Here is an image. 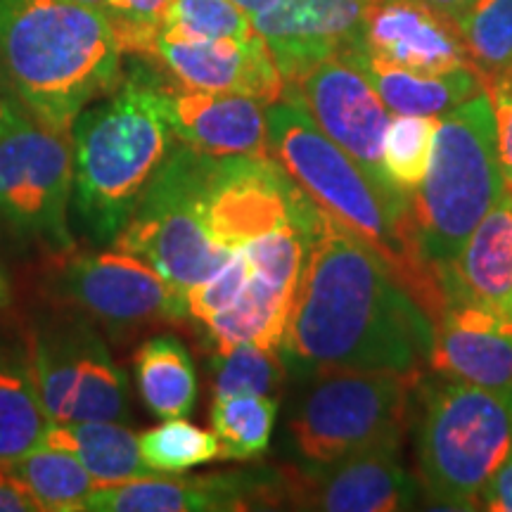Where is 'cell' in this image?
Here are the masks:
<instances>
[{"mask_svg": "<svg viewBox=\"0 0 512 512\" xmlns=\"http://www.w3.org/2000/svg\"><path fill=\"white\" fill-rule=\"evenodd\" d=\"M0 299H3V283H0Z\"/></svg>", "mask_w": 512, "mask_h": 512, "instance_id": "cell-43", "label": "cell"}, {"mask_svg": "<svg viewBox=\"0 0 512 512\" xmlns=\"http://www.w3.org/2000/svg\"><path fill=\"white\" fill-rule=\"evenodd\" d=\"M456 24L482 86L512 67V0H472Z\"/></svg>", "mask_w": 512, "mask_h": 512, "instance_id": "cell-29", "label": "cell"}, {"mask_svg": "<svg viewBox=\"0 0 512 512\" xmlns=\"http://www.w3.org/2000/svg\"><path fill=\"white\" fill-rule=\"evenodd\" d=\"M138 392L147 411L157 418H183L197 403L195 363L176 335H155L133 356Z\"/></svg>", "mask_w": 512, "mask_h": 512, "instance_id": "cell-26", "label": "cell"}, {"mask_svg": "<svg viewBox=\"0 0 512 512\" xmlns=\"http://www.w3.org/2000/svg\"><path fill=\"white\" fill-rule=\"evenodd\" d=\"M297 285L299 278H285L252 268L249 283L240 297L219 316L200 323L211 354L245 342L280 351L297 297Z\"/></svg>", "mask_w": 512, "mask_h": 512, "instance_id": "cell-22", "label": "cell"}, {"mask_svg": "<svg viewBox=\"0 0 512 512\" xmlns=\"http://www.w3.org/2000/svg\"><path fill=\"white\" fill-rule=\"evenodd\" d=\"M41 505V512H81L98 484L74 453L38 446L5 467Z\"/></svg>", "mask_w": 512, "mask_h": 512, "instance_id": "cell-27", "label": "cell"}, {"mask_svg": "<svg viewBox=\"0 0 512 512\" xmlns=\"http://www.w3.org/2000/svg\"><path fill=\"white\" fill-rule=\"evenodd\" d=\"M0 67L31 117L72 131L124 79L110 19L72 0H0Z\"/></svg>", "mask_w": 512, "mask_h": 512, "instance_id": "cell-3", "label": "cell"}, {"mask_svg": "<svg viewBox=\"0 0 512 512\" xmlns=\"http://www.w3.org/2000/svg\"><path fill=\"white\" fill-rule=\"evenodd\" d=\"M425 3L430 5V8L437 10V12H441V15H444V17L453 19V22H456V19L460 17V12H463L467 5L472 3V0H425Z\"/></svg>", "mask_w": 512, "mask_h": 512, "instance_id": "cell-40", "label": "cell"}, {"mask_svg": "<svg viewBox=\"0 0 512 512\" xmlns=\"http://www.w3.org/2000/svg\"><path fill=\"white\" fill-rule=\"evenodd\" d=\"M207 166L209 155L176 143L126 226L110 242L150 261L183 297L219 271L230 256V249L216 245L207 228Z\"/></svg>", "mask_w": 512, "mask_h": 512, "instance_id": "cell-8", "label": "cell"}, {"mask_svg": "<svg viewBox=\"0 0 512 512\" xmlns=\"http://www.w3.org/2000/svg\"><path fill=\"white\" fill-rule=\"evenodd\" d=\"M358 60L373 81L375 91L392 114L408 117H444L463 102L484 93L475 69H456L446 74H418L373 60L358 50Z\"/></svg>", "mask_w": 512, "mask_h": 512, "instance_id": "cell-24", "label": "cell"}, {"mask_svg": "<svg viewBox=\"0 0 512 512\" xmlns=\"http://www.w3.org/2000/svg\"><path fill=\"white\" fill-rule=\"evenodd\" d=\"M43 411L53 425L128 422V380L86 313L55 302L27 332Z\"/></svg>", "mask_w": 512, "mask_h": 512, "instance_id": "cell-9", "label": "cell"}, {"mask_svg": "<svg viewBox=\"0 0 512 512\" xmlns=\"http://www.w3.org/2000/svg\"><path fill=\"white\" fill-rule=\"evenodd\" d=\"M311 202L271 155H209L204 216L211 238L223 249L233 252L299 223Z\"/></svg>", "mask_w": 512, "mask_h": 512, "instance_id": "cell-12", "label": "cell"}, {"mask_svg": "<svg viewBox=\"0 0 512 512\" xmlns=\"http://www.w3.org/2000/svg\"><path fill=\"white\" fill-rule=\"evenodd\" d=\"M363 53L418 74L472 69L458 24L425 0H373L363 27Z\"/></svg>", "mask_w": 512, "mask_h": 512, "instance_id": "cell-18", "label": "cell"}, {"mask_svg": "<svg viewBox=\"0 0 512 512\" xmlns=\"http://www.w3.org/2000/svg\"><path fill=\"white\" fill-rule=\"evenodd\" d=\"M159 34L178 38H247L254 34L252 15L233 0H171Z\"/></svg>", "mask_w": 512, "mask_h": 512, "instance_id": "cell-33", "label": "cell"}, {"mask_svg": "<svg viewBox=\"0 0 512 512\" xmlns=\"http://www.w3.org/2000/svg\"><path fill=\"white\" fill-rule=\"evenodd\" d=\"M24 112L27 110H24V105L19 102L15 91H12L8 76H5L3 67H0V136H3Z\"/></svg>", "mask_w": 512, "mask_h": 512, "instance_id": "cell-39", "label": "cell"}, {"mask_svg": "<svg viewBox=\"0 0 512 512\" xmlns=\"http://www.w3.org/2000/svg\"><path fill=\"white\" fill-rule=\"evenodd\" d=\"M287 437L302 465H328L387 439H403L422 373L337 368L306 377Z\"/></svg>", "mask_w": 512, "mask_h": 512, "instance_id": "cell-7", "label": "cell"}, {"mask_svg": "<svg viewBox=\"0 0 512 512\" xmlns=\"http://www.w3.org/2000/svg\"><path fill=\"white\" fill-rule=\"evenodd\" d=\"M140 453L152 472L181 475L190 467L221 460V444L214 432L202 430L188 420L169 418L140 434Z\"/></svg>", "mask_w": 512, "mask_h": 512, "instance_id": "cell-31", "label": "cell"}, {"mask_svg": "<svg viewBox=\"0 0 512 512\" xmlns=\"http://www.w3.org/2000/svg\"><path fill=\"white\" fill-rule=\"evenodd\" d=\"M0 512H41L34 496L5 467H0Z\"/></svg>", "mask_w": 512, "mask_h": 512, "instance_id": "cell-38", "label": "cell"}, {"mask_svg": "<svg viewBox=\"0 0 512 512\" xmlns=\"http://www.w3.org/2000/svg\"><path fill=\"white\" fill-rule=\"evenodd\" d=\"M72 197V131L50 128L24 112L0 136V221L15 240L69 252Z\"/></svg>", "mask_w": 512, "mask_h": 512, "instance_id": "cell-10", "label": "cell"}, {"mask_svg": "<svg viewBox=\"0 0 512 512\" xmlns=\"http://www.w3.org/2000/svg\"><path fill=\"white\" fill-rule=\"evenodd\" d=\"M48 427L27 337L0 335V467L12 465L41 446Z\"/></svg>", "mask_w": 512, "mask_h": 512, "instance_id": "cell-23", "label": "cell"}, {"mask_svg": "<svg viewBox=\"0 0 512 512\" xmlns=\"http://www.w3.org/2000/svg\"><path fill=\"white\" fill-rule=\"evenodd\" d=\"M479 510L491 512H512V451L503 465L498 467L496 475L486 484L482 498H479Z\"/></svg>", "mask_w": 512, "mask_h": 512, "instance_id": "cell-37", "label": "cell"}, {"mask_svg": "<svg viewBox=\"0 0 512 512\" xmlns=\"http://www.w3.org/2000/svg\"><path fill=\"white\" fill-rule=\"evenodd\" d=\"M278 508V470H240L176 477L152 472L131 482L98 486L86 510L95 512H233Z\"/></svg>", "mask_w": 512, "mask_h": 512, "instance_id": "cell-16", "label": "cell"}, {"mask_svg": "<svg viewBox=\"0 0 512 512\" xmlns=\"http://www.w3.org/2000/svg\"><path fill=\"white\" fill-rule=\"evenodd\" d=\"M484 93L489 95L491 112H494L498 155H501L505 188L512 190V67L486 81Z\"/></svg>", "mask_w": 512, "mask_h": 512, "instance_id": "cell-36", "label": "cell"}, {"mask_svg": "<svg viewBox=\"0 0 512 512\" xmlns=\"http://www.w3.org/2000/svg\"><path fill=\"white\" fill-rule=\"evenodd\" d=\"M131 60L117 91L91 102L72 126L74 204L95 245L117 238L178 143L164 105L166 79L147 57Z\"/></svg>", "mask_w": 512, "mask_h": 512, "instance_id": "cell-4", "label": "cell"}, {"mask_svg": "<svg viewBox=\"0 0 512 512\" xmlns=\"http://www.w3.org/2000/svg\"><path fill=\"white\" fill-rule=\"evenodd\" d=\"M249 275H252V266H249L247 254L242 249H233L219 271L185 294L188 318L195 323H204V320L219 316L240 297L249 283Z\"/></svg>", "mask_w": 512, "mask_h": 512, "instance_id": "cell-34", "label": "cell"}, {"mask_svg": "<svg viewBox=\"0 0 512 512\" xmlns=\"http://www.w3.org/2000/svg\"><path fill=\"white\" fill-rule=\"evenodd\" d=\"M233 3H238L240 8H245L249 15H254V12L264 10L268 3H273V0H233Z\"/></svg>", "mask_w": 512, "mask_h": 512, "instance_id": "cell-42", "label": "cell"}, {"mask_svg": "<svg viewBox=\"0 0 512 512\" xmlns=\"http://www.w3.org/2000/svg\"><path fill=\"white\" fill-rule=\"evenodd\" d=\"M287 377V366L280 351L235 344L226 351L211 354V387L214 399L240 394L278 396Z\"/></svg>", "mask_w": 512, "mask_h": 512, "instance_id": "cell-30", "label": "cell"}, {"mask_svg": "<svg viewBox=\"0 0 512 512\" xmlns=\"http://www.w3.org/2000/svg\"><path fill=\"white\" fill-rule=\"evenodd\" d=\"M503 192L494 112L479 93L437 119L430 169L408 195L427 259L439 268L456 259Z\"/></svg>", "mask_w": 512, "mask_h": 512, "instance_id": "cell-6", "label": "cell"}, {"mask_svg": "<svg viewBox=\"0 0 512 512\" xmlns=\"http://www.w3.org/2000/svg\"><path fill=\"white\" fill-rule=\"evenodd\" d=\"M309 112L320 131L342 147L377 185L399 190L384 174L382 140L392 112L387 110L356 53L323 60L285 88ZM401 192V190H399Z\"/></svg>", "mask_w": 512, "mask_h": 512, "instance_id": "cell-14", "label": "cell"}, {"mask_svg": "<svg viewBox=\"0 0 512 512\" xmlns=\"http://www.w3.org/2000/svg\"><path fill=\"white\" fill-rule=\"evenodd\" d=\"M434 323L358 235L313 202L280 356L306 377L337 368L422 373Z\"/></svg>", "mask_w": 512, "mask_h": 512, "instance_id": "cell-1", "label": "cell"}, {"mask_svg": "<svg viewBox=\"0 0 512 512\" xmlns=\"http://www.w3.org/2000/svg\"><path fill=\"white\" fill-rule=\"evenodd\" d=\"M437 117L394 114L382 140L384 174L403 195H411L430 169Z\"/></svg>", "mask_w": 512, "mask_h": 512, "instance_id": "cell-32", "label": "cell"}, {"mask_svg": "<svg viewBox=\"0 0 512 512\" xmlns=\"http://www.w3.org/2000/svg\"><path fill=\"white\" fill-rule=\"evenodd\" d=\"M72 3H79V5H83V8H91L95 12H102V15L110 19L112 0H72Z\"/></svg>", "mask_w": 512, "mask_h": 512, "instance_id": "cell-41", "label": "cell"}, {"mask_svg": "<svg viewBox=\"0 0 512 512\" xmlns=\"http://www.w3.org/2000/svg\"><path fill=\"white\" fill-rule=\"evenodd\" d=\"M268 150L318 207L373 247L403 290L437 323L446 292L439 266L422 252L408 197L377 185L290 95L268 105Z\"/></svg>", "mask_w": 512, "mask_h": 512, "instance_id": "cell-2", "label": "cell"}, {"mask_svg": "<svg viewBox=\"0 0 512 512\" xmlns=\"http://www.w3.org/2000/svg\"><path fill=\"white\" fill-rule=\"evenodd\" d=\"M420 486L432 508L479 510L486 484L512 451V389L420 382Z\"/></svg>", "mask_w": 512, "mask_h": 512, "instance_id": "cell-5", "label": "cell"}, {"mask_svg": "<svg viewBox=\"0 0 512 512\" xmlns=\"http://www.w3.org/2000/svg\"><path fill=\"white\" fill-rule=\"evenodd\" d=\"M164 105L178 143L202 155H271L266 102L240 93L197 91L166 81Z\"/></svg>", "mask_w": 512, "mask_h": 512, "instance_id": "cell-19", "label": "cell"}, {"mask_svg": "<svg viewBox=\"0 0 512 512\" xmlns=\"http://www.w3.org/2000/svg\"><path fill=\"white\" fill-rule=\"evenodd\" d=\"M373 0H273L254 12L252 27L266 41L285 88L330 57L363 50Z\"/></svg>", "mask_w": 512, "mask_h": 512, "instance_id": "cell-15", "label": "cell"}, {"mask_svg": "<svg viewBox=\"0 0 512 512\" xmlns=\"http://www.w3.org/2000/svg\"><path fill=\"white\" fill-rule=\"evenodd\" d=\"M55 256L48 271L53 302L86 313L114 335L188 320L183 294L143 256L114 245Z\"/></svg>", "mask_w": 512, "mask_h": 512, "instance_id": "cell-11", "label": "cell"}, {"mask_svg": "<svg viewBox=\"0 0 512 512\" xmlns=\"http://www.w3.org/2000/svg\"><path fill=\"white\" fill-rule=\"evenodd\" d=\"M430 368L479 387L512 389V318L475 304L446 302L434 323Z\"/></svg>", "mask_w": 512, "mask_h": 512, "instance_id": "cell-20", "label": "cell"}, {"mask_svg": "<svg viewBox=\"0 0 512 512\" xmlns=\"http://www.w3.org/2000/svg\"><path fill=\"white\" fill-rule=\"evenodd\" d=\"M446 302L512 318V190L505 188L453 261L439 268Z\"/></svg>", "mask_w": 512, "mask_h": 512, "instance_id": "cell-21", "label": "cell"}, {"mask_svg": "<svg viewBox=\"0 0 512 512\" xmlns=\"http://www.w3.org/2000/svg\"><path fill=\"white\" fill-rule=\"evenodd\" d=\"M41 446L74 453L98 486H114L152 475L140 453V437L126 422H50Z\"/></svg>", "mask_w": 512, "mask_h": 512, "instance_id": "cell-25", "label": "cell"}, {"mask_svg": "<svg viewBox=\"0 0 512 512\" xmlns=\"http://www.w3.org/2000/svg\"><path fill=\"white\" fill-rule=\"evenodd\" d=\"M278 420V396L240 394L214 399L211 425L221 444V460L247 463L264 456Z\"/></svg>", "mask_w": 512, "mask_h": 512, "instance_id": "cell-28", "label": "cell"}, {"mask_svg": "<svg viewBox=\"0 0 512 512\" xmlns=\"http://www.w3.org/2000/svg\"><path fill=\"white\" fill-rule=\"evenodd\" d=\"M152 60L174 83L197 91L240 93L266 105L285 98V79L259 34L247 38H178L157 34Z\"/></svg>", "mask_w": 512, "mask_h": 512, "instance_id": "cell-17", "label": "cell"}, {"mask_svg": "<svg viewBox=\"0 0 512 512\" xmlns=\"http://www.w3.org/2000/svg\"><path fill=\"white\" fill-rule=\"evenodd\" d=\"M171 0H112L110 24L124 55L150 60Z\"/></svg>", "mask_w": 512, "mask_h": 512, "instance_id": "cell-35", "label": "cell"}, {"mask_svg": "<svg viewBox=\"0 0 512 512\" xmlns=\"http://www.w3.org/2000/svg\"><path fill=\"white\" fill-rule=\"evenodd\" d=\"M403 439H387L328 465L278 470V508L396 512L418 503L422 486L401 463Z\"/></svg>", "mask_w": 512, "mask_h": 512, "instance_id": "cell-13", "label": "cell"}]
</instances>
